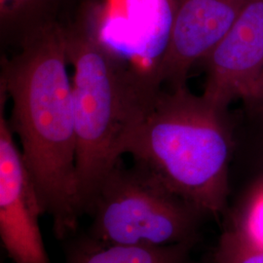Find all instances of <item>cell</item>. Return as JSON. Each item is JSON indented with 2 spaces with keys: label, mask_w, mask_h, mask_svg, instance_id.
<instances>
[{
  "label": "cell",
  "mask_w": 263,
  "mask_h": 263,
  "mask_svg": "<svg viewBox=\"0 0 263 263\" xmlns=\"http://www.w3.org/2000/svg\"><path fill=\"white\" fill-rule=\"evenodd\" d=\"M62 0H0L2 44L18 48L39 28L57 19Z\"/></svg>",
  "instance_id": "30bf717a"
},
{
  "label": "cell",
  "mask_w": 263,
  "mask_h": 263,
  "mask_svg": "<svg viewBox=\"0 0 263 263\" xmlns=\"http://www.w3.org/2000/svg\"><path fill=\"white\" fill-rule=\"evenodd\" d=\"M192 246L112 244L86 234L66 245L64 263H187Z\"/></svg>",
  "instance_id": "ba28073f"
},
{
  "label": "cell",
  "mask_w": 263,
  "mask_h": 263,
  "mask_svg": "<svg viewBox=\"0 0 263 263\" xmlns=\"http://www.w3.org/2000/svg\"><path fill=\"white\" fill-rule=\"evenodd\" d=\"M65 26L39 28L2 59L0 88L11 100L9 124L44 213L59 240L76 234V129Z\"/></svg>",
  "instance_id": "6da1fadb"
},
{
  "label": "cell",
  "mask_w": 263,
  "mask_h": 263,
  "mask_svg": "<svg viewBox=\"0 0 263 263\" xmlns=\"http://www.w3.org/2000/svg\"><path fill=\"white\" fill-rule=\"evenodd\" d=\"M231 230L246 244L263 251V184L251 195Z\"/></svg>",
  "instance_id": "8fae6325"
},
{
  "label": "cell",
  "mask_w": 263,
  "mask_h": 263,
  "mask_svg": "<svg viewBox=\"0 0 263 263\" xmlns=\"http://www.w3.org/2000/svg\"><path fill=\"white\" fill-rule=\"evenodd\" d=\"M243 101L250 110L263 116V69Z\"/></svg>",
  "instance_id": "4fadbf2b"
},
{
  "label": "cell",
  "mask_w": 263,
  "mask_h": 263,
  "mask_svg": "<svg viewBox=\"0 0 263 263\" xmlns=\"http://www.w3.org/2000/svg\"><path fill=\"white\" fill-rule=\"evenodd\" d=\"M0 88V238L15 263H51L39 227L45 214L37 189L5 114Z\"/></svg>",
  "instance_id": "5b68a950"
},
{
  "label": "cell",
  "mask_w": 263,
  "mask_h": 263,
  "mask_svg": "<svg viewBox=\"0 0 263 263\" xmlns=\"http://www.w3.org/2000/svg\"><path fill=\"white\" fill-rule=\"evenodd\" d=\"M88 215V234L112 244H194L202 215L148 170L121 159L98 188Z\"/></svg>",
  "instance_id": "277c9868"
},
{
  "label": "cell",
  "mask_w": 263,
  "mask_h": 263,
  "mask_svg": "<svg viewBox=\"0 0 263 263\" xmlns=\"http://www.w3.org/2000/svg\"><path fill=\"white\" fill-rule=\"evenodd\" d=\"M119 3L120 15L106 14L116 22L126 25L129 31L146 42V61L151 73L156 70L169 42L174 19L173 0H113Z\"/></svg>",
  "instance_id": "9c48e42d"
},
{
  "label": "cell",
  "mask_w": 263,
  "mask_h": 263,
  "mask_svg": "<svg viewBox=\"0 0 263 263\" xmlns=\"http://www.w3.org/2000/svg\"><path fill=\"white\" fill-rule=\"evenodd\" d=\"M76 129L77 199L88 215L95 194L121 159L123 144L162 89L151 72L102 37L94 10L65 25Z\"/></svg>",
  "instance_id": "7a4b0ae2"
},
{
  "label": "cell",
  "mask_w": 263,
  "mask_h": 263,
  "mask_svg": "<svg viewBox=\"0 0 263 263\" xmlns=\"http://www.w3.org/2000/svg\"><path fill=\"white\" fill-rule=\"evenodd\" d=\"M226 111L187 87L161 89L121 154L153 176L203 216L226 207L232 138Z\"/></svg>",
  "instance_id": "3957f363"
},
{
  "label": "cell",
  "mask_w": 263,
  "mask_h": 263,
  "mask_svg": "<svg viewBox=\"0 0 263 263\" xmlns=\"http://www.w3.org/2000/svg\"><path fill=\"white\" fill-rule=\"evenodd\" d=\"M216 263H263V251L246 244L229 230L220 238Z\"/></svg>",
  "instance_id": "7c38bea8"
},
{
  "label": "cell",
  "mask_w": 263,
  "mask_h": 263,
  "mask_svg": "<svg viewBox=\"0 0 263 263\" xmlns=\"http://www.w3.org/2000/svg\"><path fill=\"white\" fill-rule=\"evenodd\" d=\"M206 81L202 96L226 111L243 100L263 69V0H247L224 37L204 61Z\"/></svg>",
  "instance_id": "52a82bcc"
},
{
  "label": "cell",
  "mask_w": 263,
  "mask_h": 263,
  "mask_svg": "<svg viewBox=\"0 0 263 263\" xmlns=\"http://www.w3.org/2000/svg\"><path fill=\"white\" fill-rule=\"evenodd\" d=\"M247 0H173L169 42L156 70L162 89L186 86L188 73L205 61L232 27Z\"/></svg>",
  "instance_id": "8992f818"
}]
</instances>
